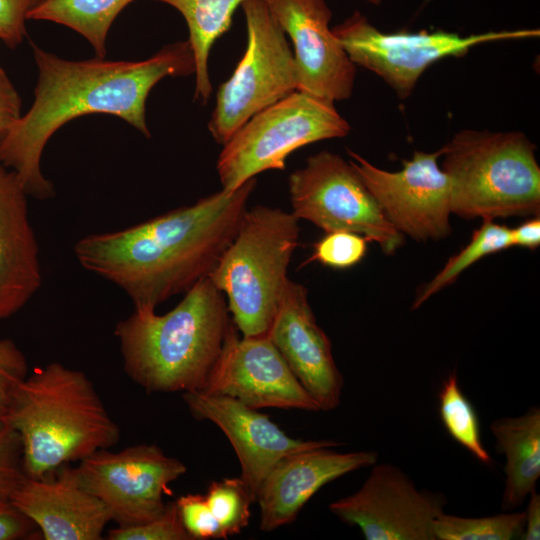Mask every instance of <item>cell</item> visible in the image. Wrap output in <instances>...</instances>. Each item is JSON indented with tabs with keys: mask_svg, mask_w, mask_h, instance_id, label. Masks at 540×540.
<instances>
[{
	"mask_svg": "<svg viewBox=\"0 0 540 540\" xmlns=\"http://www.w3.org/2000/svg\"><path fill=\"white\" fill-rule=\"evenodd\" d=\"M32 47L38 67L34 101L0 139V164L16 174L27 195L37 199L54 195L52 182L41 171V157L50 137L65 123L105 113L149 138L145 104L151 89L165 77L195 74L188 41L168 44L142 61L99 57L71 61Z\"/></svg>",
	"mask_w": 540,
	"mask_h": 540,
	"instance_id": "obj_1",
	"label": "cell"
},
{
	"mask_svg": "<svg viewBox=\"0 0 540 540\" xmlns=\"http://www.w3.org/2000/svg\"><path fill=\"white\" fill-rule=\"evenodd\" d=\"M257 184L221 189L134 226L87 235L74 246L87 271L122 289L136 310H155L208 277L235 237Z\"/></svg>",
	"mask_w": 540,
	"mask_h": 540,
	"instance_id": "obj_2",
	"label": "cell"
},
{
	"mask_svg": "<svg viewBox=\"0 0 540 540\" xmlns=\"http://www.w3.org/2000/svg\"><path fill=\"white\" fill-rule=\"evenodd\" d=\"M224 294L205 277L169 312L136 310L119 321L123 368L147 393L199 391L231 325Z\"/></svg>",
	"mask_w": 540,
	"mask_h": 540,
	"instance_id": "obj_3",
	"label": "cell"
},
{
	"mask_svg": "<svg viewBox=\"0 0 540 540\" xmlns=\"http://www.w3.org/2000/svg\"><path fill=\"white\" fill-rule=\"evenodd\" d=\"M2 419L18 432L24 472L34 479L108 449L120 438L86 374L58 362L27 375Z\"/></svg>",
	"mask_w": 540,
	"mask_h": 540,
	"instance_id": "obj_4",
	"label": "cell"
},
{
	"mask_svg": "<svg viewBox=\"0 0 540 540\" xmlns=\"http://www.w3.org/2000/svg\"><path fill=\"white\" fill-rule=\"evenodd\" d=\"M442 149L452 213L482 220L539 215L540 167L524 133L465 129Z\"/></svg>",
	"mask_w": 540,
	"mask_h": 540,
	"instance_id": "obj_5",
	"label": "cell"
},
{
	"mask_svg": "<svg viewBox=\"0 0 540 540\" xmlns=\"http://www.w3.org/2000/svg\"><path fill=\"white\" fill-rule=\"evenodd\" d=\"M298 221L279 208L247 209L208 276L227 299L243 337L267 335L290 280L287 272L298 245Z\"/></svg>",
	"mask_w": 540,
	"mask_h": 540,
	"instance_id": "obj_6",
	"label": "cell"
},
{
	"mask_svg": "<svg viewBox=\"0 0 540 540\" xmlns=\"http://www.w3.org/2000/svg\"><path fill=\"white\" fill-rule=\"evenodd\" d=\"M350 129L333 102L296 90L252 116L222 145L216 164L222 189L235 190L267 170H284L292 152L344 137Z\"/></svg>",
	"mask_w": 540,
	"mask_h": 540,
	"instance_id": "obj_7",
	"label": "cell"
},
{
	"mask_svg": "<svg viewBox=\"0 0 540 540\" xmlns=\"http://www.w3.org/2000/svg\"><path fill=\"white\" fill-rule=\"evenodd\" d=\"M241 7L247 48L233 74L219 86L208 122L221 145L252 116L297 90L293 51L265 0H245Z\"/></svg>",
	"mask_w": 540,
	"mask_h": 540,
	"instance_id": "obj_8",
	"label": "cell"
},
{
	"mask_svg": "<svg viewBox=\"0 0 540 540\" xmlns=\"http://www.w3.org/2000/svg\"><path fill=\"white\" fill-rule=\"evenodd\" d=\"M292 214L325 232L344 230L393 254L404 235L385 217L349 161L328 151L314 154L289 176Z\"/></svg>",
	"mask_w": 540,
	"mask_h": 540,
	"instance_id": "obj_9",
	"label": "cell"
},
{
	"mask_svg": "<svg viewBox=\"0 0 540 540\" xmlns=\"http://www.w3.org/2000/svg\"><path fill=\"white\" fill-rule=\"evenodd\" d=\"M351 61L381 77L399 98H407L423 72L434 62L462 56L487 42L534 38L539 29L489 31L461 36L447 31L385 33L360 12L332 28Z\"/></svg>",
	"mask_w": 540,
	"mask_h": 540,
	"instance_id": "obj_10",
	"label": "cell"
},
{
	"mask_svg": "<svg viewBox=\"0 0 540 540\" xmlns=\"http://www.w3.org/2000/svg\"><path fill=\"white\" fill-rule=\"evenodd\" d=\"M75 470L81 486L104 505L110 520L129 526L159 517L169 484L187 468L157 445L140 444L118 452L98 450Z\"/></svg>",
	"mask_w": 540,
	"mask_h": 540,
	"instance_id": "obj_11",
	"label": "cell"
},
{
	"mask_svg": "<svg viewBox=\"0 0 540 540\" xmlns=\"http://www.w3.org/2000/svg\"><path fill=\"white\" fill-rule=\"evenodd\" d=\"M352 165L388 221L417 241L438 240L450 231V182L438 164L443 149L415 151L399 171L378 168L352 150Z\"/></svg>",
	"mask_w": 540,
	"mask_h": 540,
	"instance_id": "obj_12",
	"label": "cell"
},
{
	"mask_svg": "<svg viewBox=\"0 0 540 540\" xmlns=\"http://www.w3.org/2000/svg\"><path fill=\"white\" fill-rule=\"evenodd\" d=\"M445 503L443 495L418 489L399 467L375 463L360 489L329 509L367 540H434L432 524Z\"/></svg>",
	"mask_w": 540,
	"mask_h": 540,
	"instance_id": "obj_13",
	"label": "cell"
},
{
	"mask_svg": "<svg viewBox=\"0 0 540 540\" xmlns=\"http://www.w3.org/2000/svg\"><path fill=\"white\" fill-rule=\"evenodd\" d=\"M199 391L231 397L254 409L320 411L269 338L239 337L233 322Z\"/></svg>",
	"mask_w": 540,
	"mask_h": 540,
	"instance_id": "obj_14",
	"label": "cell"
},
{
	"mask_svg": "<svg viewBox=\"0 0 540 540\" xmlns=\"http://www.w3.org/2000/svg\"><path fill=\"white\" fill-rule=\"evenodd\" d=\"M292 41L297 91L330 102L352 95L355 64L335 37L332 12L324 0H265Z\"/></svg>",
	"mask_w": 540,
	"mask_h": 540,
	"instance_id": "obj_15",
	"label": "cell"
},
{
	"mask_svg": "<svg viewBox=\"0 0 540 540\" xmlns=\"http://www.w3.org/2000/svg\"><path fill=\"white\" fill-rule=\"evenodd\" d=\"M192 416L217 425L232 444L241 466V480L256 502L270 470L284 457L307 449L337 447L335 440H301L288 436L268 415L227 396L201 391L182 393Z\"/></svg>",
	"mask_w": 540,
	"mask_h": 540,
	"instance_id": "obj_16",
	"label": "cell"
},
{
	"mask_svg": "<svg viewBox=\"0 0 540 540\" xmlns=\"http://www.w3.org/2000/svg\"><path fill=\"white\" fill-rule=\"evenodd\" d=\"M266 336L320 410L337 408L343 377L334 361L331 342L316 321L303 285L289 280Z\"/></svg>",
	"mask_w": 540,
	"mask_h": 540,
	"instance_id": "obj_17",
	"label": "cell"
},
{
	"mask_svg": "<svg viewBox=\"0 0 540 540\" xmlns=\"http://www.w3.org/2000/svg\"><path fill=\"white\" fill-rule=\"evenodd\" d=\"M375 451L337 452L318 447L290 454L270 470L256 498L260 529L270 532L296 520L307 501L324 485L377 462Z\"/></svg>",
	"mask_w": 540,
	"mask_h": 540,
	"instance_id": "obj_18",
	"label": "cell"
},
{
	"mask_svg": "<svg viewBox=\"0 0 540 540\" xmlns=\"http://www.w3.org/2000/svg\"><path fill=\"white\" fill-rule=\"evenodd\" d=\"M10 500L38 527L45 540H99L110 522L104 505L68 464L41 478L25 477Z\"/></svg>",
	"mask_w": 540,
	"mask_h": 540,
	"instance_id": "obj_19",
	"label": "cell"
},
{
	"mask_svg": "<svg viewBox=\"0 0 540 540\" xmlns=\"http://www.w3.org/2000/svg\"><path fill=\"white\" fill-rule=\"evenodd\" d=\"M39 247L29 221L27 193L0 164V319L21 310L41 286Z\"/></svg>",
	"mask_w": 540,
	"mask_h": 540,
	"instance_id": "obj_20",
	"label": "cell"
},
{
	"mask_svg": "<svg viewBox=\"0 0 540 540\" xmlns=\"http://www.w3.org/2000/svg\"><path fill=\"white\" fill-rule=\"evenodd\" d=\"M490 429L496 449L506 459L501 508L510 511L536 489L540 476V409L531 407L520 416L498 418Z\"/></svg>",
	"mask_w": 540,
	"mask_h": 540,
	"instance_id": "obj_21",
	"label": "cell"
},
{
	"mask_svg": "<svg viewBox=\"0 0 540 540\" xmlns=\"http://www.w3.org/2000/svg\"><path fill=\"white\" fill-rule=\"evenodd\" d=\"M177 9L184 17L188 31V42L195 61L194 100L206 104L212 93L208 71L211 47L224 33L233 20L236 9L245 0H155Z\"/></svg>",
	"mask_w": 540,
	"mask_h": 540,
	"instance_id": "obj_22",
	"label": "cell"
},
{
	"mask_svg": "<svg viewBox=\"0 0 540 540\" xmlns=\"http://www.w3.org/2000/svg\"><path fill=\"white\" fill-rule=\"evenodd\" d=\"M135 0H42L27 15L30 20L55 22L82 35L96 57L106 55L110 27L119 13Z\"/></svg>",
	"mask_w": 540,
	"mask_h": 540,
	"instance_id": "obj_23",
	"label": "cell"
},
{
	"mask_svg": "<svg viewBox=\"0 0 540 540\" xmlns=\"http://www.w3.org/2000/svg\"><path fill=\"white\" fill-rule=\"evenodd\" d=\"M510 247L511 228L495 223L494 220H483V224L473 232L470 242L450 257L435 277L419 291L412 309H417L434 294L453 283L478 260Z\"/></svg>",
	"mask_w": 540,
	"mask_h": 540,
	"instance_id": "obj_24",
	"label": "cell"
},
{
	"mask_svg": "<svg viewBox=\"0 0 540 540\" xmlns=\"http://www.w3.org/2000/svg\"><path fill=\"white\" fill-rule=\"evenodd\" d=\"M438 399L440 418L448 434L479 462L491 465L492 458L482 443L478 416L462 392L456 373L444 380Z\"/></svg>",
	"mask_w": 540,
	"mask_h": 540,
	"instance_id": "obj_25",
	"label": "cell"
},
{
	"mask_svg": "<svg viewBox=\"0 0 540 540\" xmlns=\"http://www.w3.org/2000/svg\"><path fill=\"white\" fill-rule=\"evenodd\" d=\"M525 511L486 517L438 515L432 524L434 540H511L522 536Z\"/></svg>",
	"mask_w": 540,
	"mask_h": 540,
	"instance_id": "obj_26",
	"label": "cell"
},
{
	"mask_svg": "<svg viewBox=\"0 0 540 540\" xmlns=\"http://www.w3.org/2000/svg\"><path fill=\"white\" fill-rule=\"evenodd\" d=\"M205 498L221 527L223 539L239 534L248 526L253 500L240 477L212 481Z\"/></svg>",
	"mask_w": 540,
	"mask_h": 540,
	"instance_id": "obj_27",
	"label": "cell"
},
{
	"mask_svg": "<svg viewBox=\"0 0 540 540\" xmlns=\"http://www.w3.org/2000/svg\"><path fill=\"white\" fill-rule=\"evenodd\" d=\"M368 240L355 232L336 230L326 234L313 245V253L304 264L317 261L336 269L358 264L367 252Z\"/></svg>",
	"mask_w": 540,
	"mask_h": 540,
	"instance_id": "obj_28",
	"label": "cell"
},
{
	"mask_svg": "<svg viewBox=\"0 0 540 540\" xmlns=\"http://www.w3.org/2000/svg\"><path fill=\"white\" fill-rule=\"evenodd\" d=\"M109 540H192L181 521L176 502L166 504L157 518L129 526H117L108 532Z\"/></svg>",
	"mask_w": 540,
	"mask_h": 540,
	"instance_id": "obj_29",
	"label": "cell"
},
{
	"mask_svg": "<svg viewBox=\"0 0 540 540\" xmlns=\"http://www.w3.org/2000/svg\"><path fill=\"white\" fill-rule=\"evenodd\" d=\"M26 477L22 442L18 432L0 419V497L10 498Z\"/></svg>",
	"mask_w": 540,
	"mask_h": 540,
	"instance_id": "obj_30",
	"label": "cell"
},
{
	"mask_svg": "<svg viewBox=\"0 0 540 540\" xmlns=\"http://www.w3.org/2000/svg\"><path fill=\"white\" fill-rule=\"evenodd\" d=\"M183 526L192 540L223 539L218 521L213 516L205 495L187 494L176 501Z\"/></svg>",
	"mask_w": 540,
	"mask_h": 540,
	"instance_id": "obj_31",
	"label": "cell"
},
{
	"mask_svg": "<svg viewBox=\"0 0 540 540\" xmlns=\"http://www.w3.org/2000/svg\"><path fill=\"white\" fill-rule=\"evenodd\" d=\"M28 375L27 360L12 339L0 340V419L11 405L19 384Z\"/></svg>",
	"mask_w": 540,
	"mask_h": 540,
	"instance_id": "obj_32",
	"label": "cell"
},
{
	"mask_svg": "<svg viewBox=\"0 0 540 540\" xmlns=\"http://www.w3.org/2000/svg\"><path fill=\"white\" fill-rule=\"evenodd\" d=\"M41 1L0 0V40L9 48H16L23 42L27 15Z\"/></svg>",
	"mask_w": 540,
	"mask_h": 540,
	"instance_id": "obj_33",
	"label": "cell"
},
{
	"mask_svg": "<svg viewBox=\"0 0 540 540\" xmlns=\"http://www.w3.org/2000/svg\"><path fill=\"white\" fill-rule=\"evenodd\" d=\"M41 536L36 524L10 498L0 497V540L35 539Z\"/></svg>",
	"mask_w": 540,
	"mask_h": 540,
	"instance_id": "obj_34",
	"label": "cell"
},
{
	"mask_svg": "<svg viewBox=\"0 0 540 540\" xmlns=\"http://www.w3.org/2000/svg\"><path fill=\"white\" fill-rule=\"evenodd\" d=\"M21 117V98L0 65V139Z\"/></svg>",
	"mask_w": 540,
	"mask_h": 540,
	"instance_id": "obj_35",
	"label": "cell"
},
{
	"mask_svg": "<svg viewBox=\"0 0 540 540\" xmlns=\"http://www.w3.org/2000/svg\"><path fill=\"white\" fill-rule=\"evenodd\" d=\"M511 244L512 247L518 246L528 249H536L540 245L539 215L511 228Z\"/></svg>",
	"mask_w": 540,
	"mask_h": 540,
	"instance_id": "obj_36",
	"label": "cell"
},
{
	"mask_svg": "<svg viewBox=\"0 0 540 540\" xmlns=\"http://www.w3.org/2000/svg\"><path fill=\"white\" fill-rule=\"evenodd\" d=\"M521 539H540V495L536 492V489L529 494V502L525 511V526Z\"/></svg>",
	"mask_w": 540,
	"mask_h": 540,
	"instance_id": "obj_37",
	"label": "cell"
},
{
	"mask_svg": "<svg viewBox=\"0 0 540 540\" xmlns=\"http://www.w3.org/2000/svg\"><path fill=\"white\" fill-rule=\"evenodd\" d=\"M366 1L373 5H379L381 3V0H366Z\"/></svg>",
	"mask_w": 540,
	"mask_h": 540,
	"instance_id": "obj_38",
	"label": "cell"
}]
</instances>
